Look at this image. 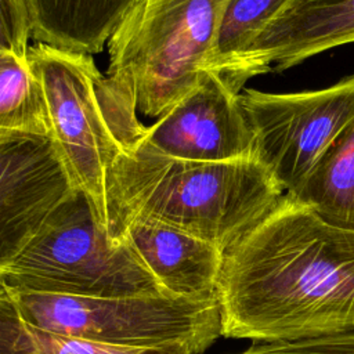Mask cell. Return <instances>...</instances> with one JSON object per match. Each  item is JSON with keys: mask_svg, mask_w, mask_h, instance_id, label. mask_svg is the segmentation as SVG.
Returning <instances> with one entry per match:
<instances>
[{"mask_svg": "<svg viewBox=\"0 0 354 354\" xmlns=\"http://www.w3.org/2000/svg\"><path fill=\"white\" fill-rule=\"evenodd\" d=\"M241 102L254 133L256 159L292 194L354 118V75L321 90L243 88Z\"/></svg>", "mask_w": 354, "mask_h": 354, "instance_id": "obj_7", "label": "cell"}, {"mask_svg": "<svg viewBox=\"0 0 354 354\" xmlns=\"http://www.w3.org/2000/svg\"><path fill=\"white\" fill-rule=\"evenodd\" d=\"M232 354H354V329L300 340L256 342Z\"/></svg>", "mask_w": 354, "mask_h": 354, "instance_id": "obj_17", "label": "cell"}, {"mask_svg": "<svg viewBox=\"0 0 354 354\" xmlns=\"http://www.w3.org/2000/svg\"><path fill=\"white\" fill-rule=\"evenodd\" d=\"M32 21L28 0H0V50L28 57Z\"/></svg>", "mask_w": 354, "mask_h": 354, "instance_id": "obj_18", "label": "cell"}, {"mask_svg": "<svg viewBox=\"0 0 354 354\" xmlns=\"http://www.w3.org/2000/svg\"><path fill=\"white\" fill-rule=\"evenodd\" d=\"M32 71L40 79L51 116V140L76 188L90 199L106 231V187L118 158L142 137L130 95L93 55L36 43L28 50Z\"/></svg>", "mask_w": 354, "mask_h": 354, "instance_id": "obj_3", "label": "cell"}, {"mask_svg": "<svg viewBox=\"0 0 354 354\" xmlns=\"http://www.w3.org/2000/svg\"><path fill=\"white\" fill-rule=\"evenodd\" d=\"M76 188L51 137L0 133V264Z\"/></svg>", "mask_w": 354, "mask_h": 354, "instance_id": "obj_9", "label": "cell"}, {"mask_svg": "<svg viewBox=\"0 0 354 354\" xmlns=\"http://www.w3.org/2000/svg\"><path fill=\"white\" fill-rule=\"evenodd\" d=\"M223 336L252 342L354 329V232L285 194L224 253L217 283Z\"/></svg>", "mask_w": 354, "mask_h": 354, "instance_id": "obj_1", "label": "cell"}, {"mask_svg": "<svg viewBox=\"0 0 354 354\" xmlns=\"http://www.w3.org/2000/svg\"><path fill=\"white\" fill-rule=\"evenodd\" d=\"M354 41V0H288L245 53L234 91L267 73L281 72L304 59Z\"/></svg>", "mask_w": 354, "mask_h": 354, "instance_id": "obj_10", "label": "cell"}, {"mask_svg": "<svg viewBox=\"0 0 354 354\" xmlns=\"http://www.w3.org/2000/svg\"><path fill=\"white\" fill-rule=\"evenodd\" d=\"M286 3L288 0H227L218 18L207 71L234 90L235 73L245 53Z\"/></svg>", "mask_w": 354, "mask_h": 354, "instance_id": "obj_15", "label": "cell"}, {"mask_svg": "<svg viewBox=\"0 0 354 354\" xmlns=\"http://www.w3.org/2000/svg\"><path fill=\"white\" fill-rule=\"evenodd\" d=\"M138 0H28L32 37L61 50L97 54Z\"/></svg>", "mask_w": 354, "mask_h": 354, "instance_id": "obj_12", "label": "cell"}, {"mask_svg": "<svg viewBox=\"0 0 354 354\" xmlns=\"http://www.w3.org/2000/svg\"><path fill=\"white\" fill-rule=\"evenodd\" d=\"M126 242L173 297L209 300L217 297L224 250L183 230L158 221L136 220L122 231Z\"/></svg>", "mask_w": 354, "mask_h": 354, "instance_id": "obj_11", "label": "cell"}, {"mask_svg": "<svg viewBox=\"0 0 354 354\" xmlns=\"http://www.w3.org/2000/svg\"><path fill=\"white\" fill-rule=\"evenodd\" d=\"M288 195L326 224L354 232V118L328 145L303 184Z\"/></svg>", "mask_w": 354, "mask_h": 354, "instance_id": "obj_13", "label": "cell"}, {"mask_svg": "<svg viewBox=\"0 0 354 354\" xmlns=\"http://www.w3.org/2000/svg\"><path fill=\"white\" fill-rule=\"evenodd\" d=\"M140 142L160 155L184 160L256 158L254 133L241 94L212 71H205L184 98L145 127Z\"/></svg>", "mask_w": 354, "mask_h": 354, "instance_id": "obj_8", "label": "cell"}, {"mask_svg": "<svg viewBox=\"0 0 354 354\" xmlns=\"http://www.w3.org/2000/svg\"><path fill=\"white\" fill-rule=\"evenodd\" d=\"M0 354H180L153 348L119 347L55 333L26 322L0 292Z\"/></svg>", "mask_w": 354, "mask_h": 354, "instance_id": "obj_16", "label": "cell"}, {"mask_svg": "<svg viewBox=\"0 0 354 354\" xmlns=\"http://www.w3.org/2000/svg\"><path fill=\"white\" fill-rule=\"evenodd\" d=\"M48 101L28 57L0 50V133L51 137Z\"/></svg>", "mask_w": 354, "mask_h": 354, "instance_id": "obj_14", "label": "cell"}, {"mask_svg": "<svg viewBox=\"0 0 354 354\" xmlns=\"http://www.w3.org/2000/svg\"><path fill=\"white\" fill-rule=\"evenodd\" d=\"M0 285L86 297L167 295L126 242L111 239L79 188L12 259L0 264Z\"/></svg>", "mask_w": 354, "mask_h": 354, "instance_id": "obj_4", "label": "cell"}, {"mask_svg": "<svg viewBox=\"0 0 354 354\" xmlns=\"http://www.w3.org/2000/svg\"><path fill=\"white\" fill-rule=\"evenodd\" d=\"M285 191L256 159L195 162L160 155L140 141L111 169L106 232L118 242L136 220L158 221L228 250Z\"/></svg>", "mask_w": 354, "mask_h": 354, "instance_id": "obj_2", "label": "cell"}, {"mask_svg": "<svg viewBox=\"0 0 354 354\" xmlns=\"http://www.w3.org/2000/svg\"><path fill=\"white\" fill-rule=\"evenodd\" d=\"M21 317L41 329L104 344L202 354L223 336L218 299L86 297L0 285Z\"/></svg>", "mask_w": 354, "mask_h": 354, "instance_id": "obj_6", "label": "cell"}, {"mask_svg": "<svg viewBox=\"0 0 354 354\" xmlns=\"http://www.w3.org/2000/svg\"><path fill=\"white\" fill-rule=\"evenodd\" d=\"M227 0H138L108 40L106 75L145 116L159 118L207 71Z\"/></svg>", "mask_w": 354, "mask_h": 354, "instance_id": "obj_5", "label": "cell"}]
</instances>
